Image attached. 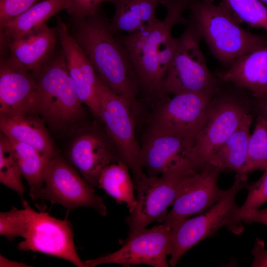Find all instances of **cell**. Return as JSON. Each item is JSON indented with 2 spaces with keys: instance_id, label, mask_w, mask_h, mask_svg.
I'll return each mask as SVG.
<instances>
[{
  "instance_id": "cell-25",
  "label": "cell",
  "mask_w": 267,
  "mask_h": 267,
  "mask_svg": "<svg viewBox=\"0 0 267 267\" xmlns=\"http://www.w3.org/2000/svg\"><path fill=\"white\" fill-rule=\"evenodd\" d=\"M129 168L122 160L111 164L101 173L98 187L114 198L119 203H126L131 213L136 204L134 182Z\"/></svg>"
},
{
  "instance_id": "cell-35",
  "label": "cell",
  "mask_w": 267,
  "mask_h": 267,
  "mask_svg": "<svg viewBox=\"0 0 267 267\" xmlns=\"http://www.w3.org/2000/svg\"><path fill=\"white\" fill-rule=\"evenodd\" d=\"M241 220L247 224L259 222L267 226V207L250 212L242 217Z\"/></svg>"
},
{
  "instance_id": "cell-16",
  "label": "cell",
  "mask_w": 267,
  "mask_h": 267,
  "mask_svg": "<svg viewBox=\"0 0 267 267\" xmlns=\"http://www.w3.org/2000/svg\"><path fill=\"white\" fill-rule=\"evenodd\" d=\"M37 114L38 89L34 74L6 56L0 62V115Z\"/></svg>"
},
{
  "instance_id": "cell-8",
  "label": "cell",
  "mask_w": 267,
  "mask_h": 267,
  "mask_svg": "<svg viewBox=\"0 0 267 267\" xmlns=\"http://www.w3.org/2000/svg\"><path fill=\"white\" fill-rule=\"evenodd\" d=\"M99 118L121 160L134 176V188L147 177L141 162V147L135 134L134 122L130 104L115 93L97 75Z\"/></svg>"
},
{
  "instance_id": "cell-23",
  "label": "cell",
  "mask_w": 267,
  "mask_h": 267,
  "mask_svg": "<svg viewBox=\"0 0 267 267\" xmlns=\"http://www.w3.org/2000/svg\"><path fill=\"white\" fill-rule=\"evenodd\" d=\"M166 0H110L115 11L110 21L111 30L116 34L132 33L155 24L160 20L156 15L159 4Z\"/></svg>"
},
{
  "instance_id": "cell-18",
  "label": "cell",
  "mask_w": 267,
  "mask_h": 267,
  "mask_svg": "<svg viewBox=\"0 0 267 267\" xmlns=\"http://www.w3.org/2000/svg\"><path fill=\"white\" fill-rule=\"evenodd\" d=\"M68 159L93 188L98 187L100 175L107 166L122 160L115 146L93 132L84 133L74 141Z\"/></svg>"
},
{
  "instance_id": "cell-24",
  "label": "cell",
  "mask_w": 267,
  "mask_h": 267,
  "mask_svg": "<svg viewBox=\"0 0 267 267\" xmlns=\"http://www.w3.org/2000/svg\"><path fill=\"white\" fill-rule=\"evenodd\" d=\"M69 0H44L39 1L7 22L0 28V42L25 35L47 23L52 16L66 10Z\"/></svg>"
},
{
  "instance_id": "cell-6",
  "label": "cell",
  "mask_w": 267,
  "mask_h": 267,
  "mask_svg": "<svg viewBox=\"0 0 267 267\" xmlns=\"http://www.w3.org/2000/svg\"><path fill=\"white\" fill-rule=\"evenodd\" d=\"M185 24L162 83L160 96L197 92L213 97L223 83L208 67L200 47L202 38L195 24L189 18Z\"/></svg>"
},
{
  "instance_id": "cell-28",
  "label": "cell",
  "mask_w": 267,
  "mask_h": 267,
  "mask_svg": "<svg viewBox=\"0 0 267 267\" xmlns=\"http://www.w3.org/2000/svg\"><path fill=\"white\" fill-rule=\"evenodd\" d=\"M267 170V121L258 115L248 146L246 171Z\"/></svg>"
},
{
  "instance_id": "cell-29",
  "label": "cell",
  "mask_w": 267,
  "mask_h": 267,
  "mask_svg": "<svg viewBox=\"0 0 267 267\" xmlns=\"http://www.w3.org/2000/svg\"><path fill=\"white\" fill-rule=\"evenodd\" d=\"M239 20L267 31V7L260 0H222Z\"/></svg>"
},
{
  "instance_id": "cell-22",
  "label": "cell",
  "mask_w": 267,
  "mask_h": 267,
  "mask_svg": "<svg viewBox=\"0 0 267 267\" xmlns=\"http://www.w3.org/2000/svg\"><path fill=\"white\" fill-rule=\"evenodd\" d=\"M252 113L246 114L236 130L211 157L207 163L223 170L230 169L235 172V178L247 181L246 166L250 128Z\"/></svg>"
},
{
  "instance_id": "cell-38",
  "label": "cell",
  "mask_w": 267,
  "mask_h": 267,
  "mask_svg": "<svg viewBox=\"0 0 267 267\" xmlns=\"http://www.w3.org/2000/svg\"><path fill=\"white\" fill-rule=\"evenodd\" d=\"M262 2L265 3L267 4V0H260Z\"/></svg>"
},
{
  "instance_id": "cell-9",
  "label": "cell",
  "mask_w": 267,
  "mask_h": 267,
  "mask_svg": "<svg viewBox=\"0 0 267 267\" xmlns=\"http://www.w3.org/2000/svg\"><path fill=\"white\" fill-rule=\"evenodd\" d=\"M59 204L68 212L80 207L93 209L102 216L106 206L93 187L63 157L56 155L47 161L44 174V186L37 200Z\"/></svg>"
},
{
  "instance_id": "cell-34",
  "label": "cell",
  "mask_w": 267,
  "mask_h": 267,
  "mask_svg": "<svg viewBox=\"0 0 267 267\" xmlns=\"http://www.w3.org/2000/svg\"><path fill=\"white\" fill-rule=\"evenodd\" d=\"M254 256L253 262L251 265L252 267H267V250L265 248L264 241L258 238L254 246L251 250Z\"/></svg>"
},
{
  "instance_id": "cell-20",
  "label": "cell",
  "mask_w": 267,
  "mask_h": 267,
  "mask_svg": "<svg viewBox=\"0 0 267 267\" xmlns=\"http://www.w3.org/2000/svg\"><path fill=\"white\" fill-rule=\"evenodd\" d=\"M216 76L222 83L233 85L249 93L254 99L267 97V45L233 62Z\"/></svg>"
},
{
  "instance_id": "cell-10",
  "label": "cell",
  "mask_w": 267,
  "mask_h": 267,
  "mask_svg": "<svg viewBox=\"0 0 267 267\" xmlns=\"http://www.w3.org/2000/svg\"><path fill=\"white\" fill-rule=\"evenodd\" d=\"M196 170L187 163L158 176H147L134 188L136 204L126 219L129 229L128 235L144 228L152 222H163L172 206L178 184L186 176Z\"/></svg>"
},
{
  "instance_id": "cell-14",
  "label": "cell",
  "mask_w": 267,
  "mask_h": 267,
  "mask_svg": "<svg viewBox=\"0 0 267 267\" xmlns=\"http://www.w3.org/2000/svg\"><path fill=\"white\" fill-rule=\"evenodd\" d=\"M212 97L197 92L173 95L156 110L150 127L195 139L207 117Z\"/></svg>"
},
{
  "instance_id": "cell-1",
  "label": "cell",
  "mask_w": 267,
  "mask_h": 267,
  "mask_svg": "<svg viewBox=\"0 0 267 267\" xmlns=\"http://www.w3.org/2000/svg\"><path fill=\"white\" fill-rule=\"evenodd\" d=\"M110 21L100 10L79 21L71 33L92 63L98 76L132 107L141 89L128 51Z\"/></svg>"
},
{
  "instance_id": "cell-32",
  "label": "cell",
  "mask_w": 267,
  "mask_h": 267,
  "mask_svg": "<svg viewBox=\"0 0 267 267\" xmlns=\"http://www.w3.org/2000/svg\"><path fill=\"white\" fill-rule=\"evenodd\" d=\"M110 0H69L66 10L74 21H79L92 15L99 10L100 6L104 2Z\"/></svg>"
},
{
  "instance_id": "cell-36",
  "label": "cell",
  "mask_w": 267,
  "mask_h": 267,
  "mask_svg": "<svg viewBox=\"0 0 267 267\" xmlns=\"http://www.w3.org/2000/svg\"><path fill=\"white\" fill-rule=\"evenodd\" d=\"M253 105L258 115H260L267 121V97L262 99H253Z\"/></svg>"
},
{
  "instance_id": "cell-31",
  "label": "cell",
  "mask_w": 267,
  "mask_h": 267,
  "mask_svg": "<svg viewBox=\"0 0 267 267\" xmlns=\"http://www.w3.org/2000/svg\"><path fill=\"white\" fill-rule=\"evenodd\" d=\"M257 181L247 184L248 194L243 204L238 207L237 215L241 220L244 216L259 209L267 202V170Z\"/></svg>"
},
{
  "instance_id": "cell-33",
  "label": "cell",
  "mask_w": 267,
  "mask_h": 267,
  "mask_svg": "<svg viewBox=\"0 0 267 267\" xmlns=\"http://www.w3.org/2000/svg\"><path fill=\"white\" fill-rule=\"evenodd\" d=\"M40 0H0V26L39 2Z\"/></svg>"
},
{
  "instance_id": "cell-15",
  "label": "cell",
  "mask_w": 267,
  "mask_h": 267,
  "mask_svg": "<svg viewBox=\"0 0 267 267\" xmlns=\"http://www.w3.org/2000/svg\"><path fill=\"white\" fill-rule=\"evenodd\" d=\"M195 138L150 127L141 147V162L148 176H158L187 163Z\"/></svg>"
},
{
  "instance_id": "cell-7",
  "label": "cell",
  "mask_w": 267,
  "mask_h": 267,
  "mask_svg": "<svg viewBox=\"0 0 267 267\" xmlns=\"http://www.w3.org/2000/svg\"><path fill=\"white\" fill-rule=\"evenodd\" d=\"M34 75L38 89V112L44 121L59 129L77 120L83 104L69 74L62 50L54 53Z\"/></svg>"
},
{
  "instance_id": "cell-17",
  "label": "cell",
  "mask_w": 267,
  "mask_h": 267,
  "mask_svg": "<svg viewBox=\"0 0 267 267\" xmlns=\"http://www.w3.org/2000/svg\"><path fill=\"white\" fill-rule=\"evenodd\" d=\"M58 40L65 55L69 74L78 96L98 117L100 103L97 93V75L88 57L69 32L66 24L56 17Z\"/></svg>"
},
{
  "instance_id": "cell-13",
  "label": "cell",
  "mask_w": 267,
  "mask_h": 267,
  "mask_svg": "<svg viewBox=\"0 0 267 267\" xmlns=\"http://www.w3.org/2000/svg\"><path fill=\"white\" fill-rule=\"evenodd\" d=\"M223 171L208 163L183 178L172 208L162 223L171 226L177 220L199 215L212 206L224 191L218 184L219 175Z\"/></svg>"
},
{
  "instance_id": "cell-12",
  "label": "cell",
  "mask_w": 267,
  "mask_h": 267,
  "mask_svg": "<svg viewBox=\"0 0 267 267\" xmlns=\"http://www.w3.org/2000/svg\"><path fill=\"white\" fill-rule=\"evenodd\" d=\"M171 227L162 223L151 228H145L128 235L122 247L116 251L84 261L86 267L106 264L124 267L144 265L153 267H168L167 257L171 250Z\"/></svg>"
},
{
  "instance_id": "cell-27",
  "label": "cell",
  "mask_w": 267,
  "mask_h": 267,
  "mask_svg": "<svg viewBox=\"0 0 267 267\" xmlns=\"http://www.w3.org/2000/svg\"><path fill=\"white\" fill-rule=\"evenodd\" d=\"M22 175L14 154L9 139L0 134V182L15 191L22 202L25 200L26 189L22 180Z\"/></svg>"
},
{
  "instance_id": "cell-4",
  "label": "cell",
  "mask_w": 267,
  "mask_h": 267,
  "mask_svg": "<svg viewBox=\"0 0 267 267\" xmlns=\"http://www.w3.org/2000/svg\"><path fill=\"white\" fill-rule=\"evenodd\" d=\"M246 91L223 83L213 96L204 122L197 134L190 154L196 170L201 169L236 130L243 117L252 113L253 103Z\"/></svg>"
},
{
  "instance_id": "cell-37",
  "label": "cell",
  "mask_w": 267,
  "mask_h": 267,
  "mask_svg": "<svg viewBox=\"0 0 267 267\" xmlns=\"http://www.w3.org/2000/svg\"><path fill=\"white\" fill-rule=\"evenodd\" d=\"M0 267H31L26 263L10 260L1 254L0 255Z\"/></svg>"
},
{
  "instance_id": "cell-26",
  "label": "cell",
  "mask_w": 267,
  "mask_h": 267,
  "mask_svg": "<svg viewBox=\"0 0 267 267\" xmlns=\"http://www.w3.org/2000/svg\"><path fill=\"white\" fill-rule=\"evenodd\" d=\"M9 140L22 177L29 186V195L33 200H36L44 186V171L48 160L33 147Z\"/></svg>"
},
{
  "instance_id": "cell-11",
  "label": "cell",
  "mask_w": 267,
  "mask_h": 267,
  "mask_svg": "<svg viewBox=\"0 0 267 267\" xmlns=\"http://www.w3.org/2000/svg\"><path fill=\"white\" fill-rule=\"evenodd\" d=\"M22 203L28 218V228L18 249L41 253L64 259L77 267H86L77 253L74 233L67 218L61 220L46 212L36 211L26 200Z\"/></svg>"
},
{
  "instance_id": "cell-19",
  "label": "cell",
  "mask_w": 267,
  "mask_h": 267,
  "mask_svg": "<svg viewBox=\"0 0 267 267\" xmlns=\"http://www.w3.org/2000/svg\"><path fill=\"white\" fill-rule=\"evenodd\" d=\"M57 39L56 27L46 23L18 38L0 42L1 52L6 50L7 57L34 74L54 54Z\"/></svg>"
},
{
  "instance_id": "cell-5",
  "label": "cell",
  "mask_w": 267,
  "mask_h": 267,
  "mask_svg": "<svg viewBox=\"0 0 267 267\" xmlns=\"http://www.w3.org/2000/svg\"><path fill=\"white\" fill-rule=\"evenodd\" d=\"M246 181L235 178L232 186L211 207L197 217L177 220L171 225L169 264L175 267L183 255L200 241L212 236L222 227L235 235L244 230L235 203L237 193L246 188Z\"/></svg>"
},
{
  "instance_id": "cell-21",
  "label": "cell",
  "mask_w": 267,
  "mask_h": 267,
  "mask_svg": "<svg viewBox=\"0 0 267 267\" xmlns=\"http://www.w3.org/2000/svg\"><path fill=\"white\" fill-rule=\"evenodd\" d=\"M44 122L37 114L0 115V132L9 139L33 147L48 160L57 154Z\"/></svg>"
},
{
  "instance_id": "cell-2",
  "label": "cell",
  "mask_w": 267,
  "mask_h": 267,
  "mask_svg": "<svg viewBox=\"0 0 267 267\" xmlns=\"http://www.w3.org/2000/svg\"><path fill=\"white\" fill-rule=\"evenodd\" d=\"M191 0H166L165 18L139 31L118 35L138 76L141 89L160 96L162 83L176 52L179 38L172 35L176 25L186 24L182 15Z\"/></svg>"
},
{
  "instance_id": "cell-3",
  "label": "cell",
  "mask_w": 267,
  "mask_h": 267,
  "mask_svg": "<svg viewBox=\"0 0 267 267\" xmlns=\"http://www.w3.org/2000/svg\"><path fill=\"white\" fill-rule=\"evenodd\" d=\"M191 0L189 18L193 20L214 57L228 67L242 56L267 45V38L242 27L223 1Z\"/></svg>"
},
{
  "instance_id": "cell-30",
  "label": "cell",
  "mask_w": 267,
  "mask_h": 267,
  "mask_svg": "<svg viewBox=\"0 0 267 267\" xmlns=\"http://www.w3.org/2000/svg\"><path fill=\"white\" fill-rule=\"evenodd\" d=\"M28 228V218L25 209L16 207L0 213V235L9 241L15 238H25Z\"/></svg>"
}]
</instances>
